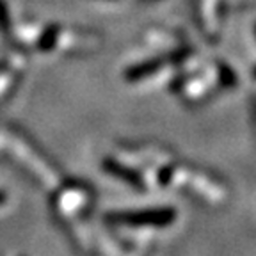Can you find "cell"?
<instances>
[{
    "mask_svg": "<svg viewBox=\"0 0 256 256\" xmlns=\"http://www.w3.org/2000/svg\"><path fill=\"white\" fill-rule=\"evenodd\" d=\"M57 36H59V27H57V25H50V27L41 34L38 46H40L41 50H52L57 43Z\"/></svg>",
    "mask_w": 256,
    "mask_h": 256,
    "instance_id": "cell-1",
    "label": "cell"
},
{
    "mask_svg": "<svg viewBox=\"0 0 256 256\" xmlns=\"http://www.w3.org/2000/svg\"><path fill=\"white\" fill-rule=\"evenodd\" d=\"M11 30V16H9V9L6 0H0V32L2 34H9Z\"/></svg>",
    "mask_w": 256,
    "mask_h": 256,
    "instance_id": "cell-2",
    "label": "cell"
}]
</instances>
